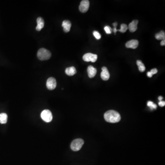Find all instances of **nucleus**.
<instances>
[{
  "instance_id": "aec40b11",
  "label": "nucleus",
  "mask_w": 165,
  "mask_h": 165,
  "mask_svg": "<svg viewBox=\"0 0 165 165\" xmlns=\"http://www.w3.org/2000/svg\"><path fill=\"white\" fill-rule=\"evenodd\" d=\"M104 30L107 34H111V31L112 30L111 28L110 27V26H106L104 27Z\"/></svg>"
},
{
  "instance_id": "9d476101",
  "label": "nucleus",
  "mask_w": 165,
  "mask_h": 165,
  "mask_svg": "<svg viewBox=\"0 0 165 165\" xmlns=\"http://www.w3.org/2000/svg\"><path fill=\"white\" fill-rule=\"evenodd\" d=\"M88 76L90 78H93L96 76V74L97 73V70L92 66H89L87 68Z\"/></svg>"
},
{
  "instance_id": "2eb2a0df",
  "label": "nucleus",
  "mask_w": 165,
  "mask_h": 165,
  "mask_svg": "<svg viewBox=\"0 0 165 165\" xmlns=\"http://www.w3.org/2000/svg\"><path fill=\"white\" fill-rule=\"evenodd\" d=\"M8 115L5 113L0 114V123L1 124H5L8 121Z\"/></svg>"
},
{
  "instance_id": "423d86ee",
  "label": "nucleus",
  "mask_w": 165,
  "mask_h": 165,
  "mask_svg": "<svg viewBox=\"0 0 165 165\" xmlns=\"http://www.w3.org/2000/svg\"><path fill=\"white\" fill-rule=\"evenodd\" d=\"M56 86V80L54 78L51 77L47 79L46 82V87L49 90H53Z\"/></svg>"
},
{
  "instance_id": "412c9836",
  "label": "nucleus",
  "mask_w": 165,
  "mask_h": 165,
  "mask_svg": "<svg viewBox=\"0 0 165 165\" xmlns=\"http://www.w3.org/2000/svg\"><path fill=\"white\" fill-rule=\"evenodd\" d=\"M93 35L97 40H99L101 38V36L100 34L97 31H94L93 32Z\"/></svg>"
},
{
  "instance_id": "20e7f679",
  "label": "nucleus",
  "mask_w": 165,
  "mask_h": 165,
  "mask_svg": "<svg viewBox=\"0 0 165 165\" xmlns=\"http://www.w3.org/2000/svg\"><path fill=\"white\" fill-rule=\"evenodd\" d=\"M41 118L43 121L46 122H51L53 117L52 112L49 110H45L41 113Z\"/></svg>"
},
{
  "instance_id": "a878e982",
  "label": "nucleus",
  "mask_w": 165,
  "mask_h": 165,
  "mask_svg": "<svg viewBox=\"0 0 165 165\" xmlns=\"http://www.w3.org/2000/svg\"><path fill=\"white\" fill-rule=\"evenodd\" d=\"M117 25H118V23L117 22H115V23H113V26L114 28H117Z\"/></svg>"
},
{
  "instance_id": "b1692460",
  "label": "nucleus",
  "mask_w": 165,
  "mask_h": 165,
  "mask_svg": "<svg viewBox=\"0 0 165 165\" xmlns=\"http://www.w3.org/2000/svg\"><path fill=\"white\" fill-rule=\"evenodd\" d=\"M147 75L148 77H149V78H151V77H152V75H152L150 72H148L147 73Z\"/></svg>"
},
{
  "instance_id": "7ed1b4c3",
  "label": "nucleus",
  "mask_w": 165,
  "mask_h": 165,
  "mask_svg": "<svg viewBox=\"0 0 165 165\" xmlns=\"http://www.w3.org/2000/svg\"><path fill=\"white\" fill-rule=\"evenodd\" d=\"M84 144V141L82 139H76L72 142L71 144V148L73 151H77L80 150Z\"/></svg>"
},
{
  "instance_id": "a211bd4d",
  "label": "nucleus",
  "mask_w": 165,
  "mask_h": 165,
  "mask_svg": "<svg viewBox=\"0 0 165 165\" xmlns=\"http://www.w3.org/2000/svg\"><path fill=\"white\" fill-rule=\"evenodd\" d=\"M128 29V26L124 23H122L121 25V28H120V30H117V31H120L122 33H125V32H126Z\"/></svg>"
},
{
  "instance_id": "5701e85b",
  "label": "nucleus",
  "mask_w": 165,
  "mask_h": 165,
  "mask_svg": "<svg viewBox=\"0 0 165 165\" xmlns=\"http://www.w3.org/2000/svg\"><path fill=\"white\" fill-rule=\"evenodd\" d=\"M158 104L160 107H164L165 105V102L164 101H160L159 102Z\"/></svg>"
},
{
  "instance_id": "6e6552de",
  "label": "nucleus",
  "mask_w": 165,
  "mask_h": 165,
  "mask_svg": "<svg viewBox=\"0 0 165 165\" xmlns=\"http://www.w3.org/2000/svg\"><path fill=\"white\" fill-rule=\"evenodd\" d=\"M126 47L128 48H132L133 49L137 48L139 45V41L136 40H132L126 42L125 45Z\"/></svg>"
},
{
  "instance_id": "9b49d317",
  "label": "nucleus",
  "mask_w": 165,
  "mask_h": 165,
  "mask_svg": "<svg viewBox=\"0 0 165 165\" xmlns=\"http://www.w3.org/2000/svg\"><path fill=\"white\" fill-rule=\"evenodd\" d=\"M37 26L36 27V30L37 31H40L43 29L45 25V22L44 19L41 17H38L37 19Z\"/></svg>"
},
{
  "instance_id": "cd10ccee",
  "label": "nucleus",
  "mask_w": 165,
  "mask_h": 165,
  "mask_svg": "<svg viewBox=\"0 0 165 165\" xmlns=\"http://www.w3.org/2000/svg\"><path fill=\"white\" fill-rule=\"evenodd\" d=\"M162 99H163V97H162V96H159V97L158 99L160 101H162Z\"/></svg>"
},
{
  "instance_id": "dca6fc26",
  "label": "nucleus",
  "mask_w": 165,
  "mask_h": 165,
  "mask_svg": "<svg viewBox=\"0 0 165 165\" xmlns=\"http://www.w3.org/2000/svg\"><path fill=\"white\" fill-rule=\"evenodd\" d=\"M137 65L139 67V69L140 72H144L145 70V67L144 64L140 60H137Z\"/></svg>"
},
{
  "instance_id": "4468645a",
  "label": "nucleus",
  "mask_w": 165,
  "mask_h": 165,
  "mask_svg": "<svg viewBox=\"0 0 165 165\" xmlns=\"http://www.w3.org/2000/svg\"><path fill=\"white\" fill-rule=\"evenodd\" d=\"M77 73L76 68L74 67H67L65 70V73L68 76H73Z\"/></svg>"
},
{
  "instance_id": "f3484780",
  "label": "nucleus",
  "mask_w": 165,
  "mask_h": 165,
  "mask_svg": "<svg viewBox=\"0 0 165 165\" xmlns=\"http://www.w3.org/2000/svg\"><path fill=\"white\" fill-rule=\"evenodd\" d=\"M155 38L158 40H164L165 38V32L161 31L159 33L156 34L155 35Z\"/></svg>"
},
{
  "instance_id": "39448f33",
  "label": "nucleus",
  "mask_w": 165,
  "mask_h": 165,
  "mask_svg": "<svg viewBox=\"0 0 165 165\" xmlns=\"http://www.w3.org/2000/svg\"><path fill=\"white\" fill-rule=\"evenodd\" d=\"M97 55L91 53H88L85 54L82 57V58L85 61L87 62H91L95 63L97 60Z\"/></svg>"
},
{
  "instance_id": "393cba45",
  "label": "nucleus",
  "mask_w": 165,
  "mask_h": 165,
  "mask_svg": "<svg viewBox=\"0 0 165 165\" xmlns=\"http://www.w3.org/2000/svg\"><path fill=\"white\" fill-rule=\"evenodd\" d=\"M161 45L162 46H164L165 45V40H162L161 42Z\"/></svg>"
},
{
  "instance_id": "6ab92c4d",
  "label": "nucleus",
  "mask_w": 165,
  "mask_h": 165,
  "mask_svg": "<svg viewBox=\"0 0 165 165\" xmlns=\"http://www.w3.org/2000/svg\"><path fill=\"white\" fill-rule=\"evenodd\" d=\"M147 106L150 107L151 109H156L157 108L156 104H155L153 102L151 101H148L147 103Z\"/></svg>"
},
{
  "instance_id": "f257e3e1",
  "label": "nucleus",
  "mask_w": 165,
  "mask_h": 165,
  "mask_svg": "<svg viewBox=\"0 0 165 165\" xmlns=\"http://www.w3.org/2000/svg\"><path fill=\"white\" fill-rule=\"evenodd\" d=\"M104 118L107 122L110 123H117L121 120V116L117 111L110 110L104 113Z\"/></svg>"
},
{
  "instance_id": "bb28decb",
  "label": "nucleus",
  "mask_w": 165,
  "mask_h": 165,
  "mask_svg": "<svg viewBox=\"0 0 165 165\" xmlns=\"http://www.w3.org/2000/svg\"><path fill=\"white\" fill-rule=\"evenodd\" d=\"M112 30L114 32L115 34L116 33V32H117V28H114L113 29H112Z\"/></svg>"
},
{
  "instance_id": "f8f14e48",
  "label": "nucleus",
  "mask_w": 165,
  "mask_h": 165,
  "mask_svg": "<svg viewBox=\"0 0 165 165\" xmlns=\"http://www.w3.org/2000/svg\"><path fill=\"white\" fill-rule=\"evenodd\" d=\"M71 25V23L69 20H64L62 23V26L63 28V30L64 32L66 33L69 32Z\"/></svg>"
},
{
  "instance_id": "4be33fe9",
  "label": "nucleus",
  "mask_w": 165,
  "mask_h": 165,
  "mask_svg": "<svg viewBox=\"0 0 165 165\" xmlns=\"http://www.w3.org/2000/svg\"><path fill=\"white\" fill-rule=\"evenodd\" d=\"M158 70L156 68H154V69H152L151 70V72L152 74V75H154L155 74H156L157 73Z\"/></svg>"
},
{
  "instance_id": "f03ea898",
  "label": "nucleus",
  "mask_w": 165,
  "mask_h": 165,
  "mask_svg": "<svg viewBox=\"0 0 165 165\" xmlns=\"http://www.w3.org/2000/svg\"><path fill=\"white\" fill-rule=\"evenodd\" d=\"M52 56L51 52L45 48H41L37 53L38 58L41 60H46L49 59Z\"/></svg>"
},
{
  "instance_id": "1a4fd4ad",
  "label": "nucleus",
  "mask_w": 165,
  "mask_h": 165,
  "mask_svg": "<svg viewBox=\"0 0 165 165\" xmlns=\"http://www.w3.org/2000/svg\"><path fill=\"white\" fill-rule=\"evenodd\" d=\"M100 76L103 80H108L110 78V74L107 67H103L102 68V72L100 74Z\"/></svg>"
},
{
  "instance_id": "ddd939ff",
  "label": "nucleus",
  "mask_w": 165,
  "mask_h": 165,
  "mask_svg": "<svg viewBox=\"0 0 165 165\" xmlns=\"http://www.w3.org/2000/svg\"><path fill=\"white\" fill-rule=\"evenodd\" d=\"M138 22H139L138 20H134L129 23L128 28L130 32H134L137 30V25Z\"/></svg>"
},
{
  "instance_id": "0eeeda50",
  "label": "nucleus",
  "mask_w": 165,
  "mask_h": 165,
  "mask_svg": "<svg viewBox=\"0 0 165 165\" xmlns=\"http://www.w3.org/2000/svg\"><path fill=\"white\" fill-rule=\"evenodd\" d=\"M89 2L88 0H83L79 5V9L82 13L87 12L89 8Z\"/></svg>"
}]
</instances>
